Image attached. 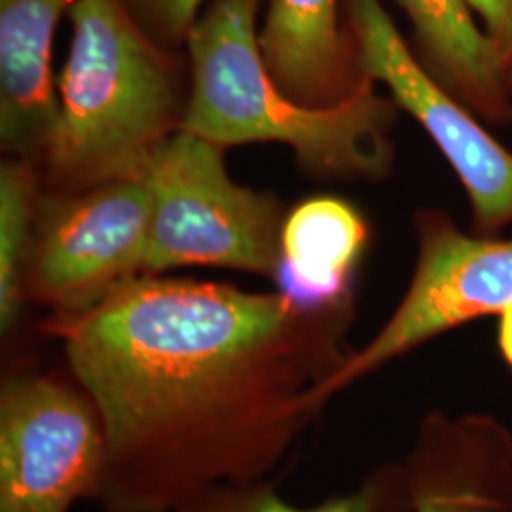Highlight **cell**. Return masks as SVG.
Masks as SVG:
<instances>
[{
  "mask_svg": "<svg viewBox=\"0 0 512 512\" xmlns=\"http://www.w3.org/2000/svg\"><path fill=\"white\" fill-rule=\"evenodd\" d=\"M346 12L361 73L384 82L397 105L435 141L469 196L476 232L511 224V150L421 65L382 0H346Z\"/></svg>",
  "mask_w": 512,
  "mask_h": 512,
  "instance_id": "obj_8",
  "label": "cell"
},
{
  "mask_svg": "<svg viewBox=\"0 0 512 512\" xmlns=\"http://www.w3.org/2000/svg\"><path fill=\"white\" fill-rule=\"evenodd\" d=\"M222 148L179 129L154 154L143 175L152 200L143 274L220 266L275 279L281 207L234 183Z\"/></svg>",
  "mask_w": 512,
  "mask_h": 512,
  "instance_id": "obj_4",
  "label": "cell"
},
{
  "mask_svg": "<svg viewBox=\"0 0 512 512\" xmlns=\"http://www.w3.org/2000/svg\"><path fill=\"white\" fill-rule=\"evenodd\" d=\"M408 497L416 512H488L478 495L440 484L418 461L408 480Z\"/></svg>",
  "mask_w": 512,
  "mask_h": 512,
  "instance_id": "obj_15",
  "label": "cell"
},
{
  "mask_svg": "<svg viewBox=\"0 0 512 512\" xmlns=\"http://www.w3.org/2000/svg\"><path fill=\"white\" fill-rule=\"evenodd\" d=\"M135 10L147 19L152 29L164 37H188L198 19L203 0H129Z\"/></svg>",
  "mask_w": 512,
  "mask_h": 512,
  "instance_id": "obj_16",
  "label": "cell"
},
{
  "mask_svg": "<svg viewBox=\"0 0 512 512\" xmlns=\"http://www.w3.org/2000/svg\"><path fill=\"white\" fill-rule=\"evenodd\" d=\"M107 437L90 397L48 376L10 380L0 395V512H69L99 499Z\"/></svg>",
  "mask_w": 512,
  "mask_h": 512,
  "instance_id": "obj_7",
  "label": "cell"
},
{
  "mask_svg": "<svg viewBox=\"0 0 512 512\" xmlns=\"http://www.w3.org/2000/svg\"><path fill=\"white\" fill-rule=\"evenodd\" d=\"M258 42L279 90L302 105H338L365 78L338 0H270Z\"/></svg>",
  "mask_w": 512,
  "mask_h": 512,
  "instance_id": "obj_9",
  "label": "cell"
},
{
  "mask_svg": "<svg viewBox=\"0 0 512 512\" xmlns=\"http://www.w3.org/2000/svg\"><path fill=\"white\" fill-rule=\"evenodd\" d=\"M499 348L505 361L512 366V304L499 313Z\"/></svg>",
  "mask_w": 512,
  "mask_h": 512,
  "instance_id": "obj_18",
  "label": "cell"
},
{
  "mask_svg": "<svg viewBox=\"0 0 512 512\" xmlns=\"http://www.w3.org/2000/svg\"><path fill=\"white\" fill-rule=\"evenodd\" d=\"M482 21V29L494 42L505 61V71L512 61V0H465ZM507 78V76H505Z\"/></svg>",
  "mask_w": 512,
  "mask_h": 512,
  "instance_id": "obj_17",
  "label": "cell"
},
{
  "mask_svg": "<svg viewBox=\"0 0 512 512\" xmlns=\"http://www.w3.org/2000/svg\"><path fill=\"white\" fill-rule=\"evenodd\" d=\"M37 177L21 162L0 167V325L12 329L25 298L23 275L37 219Z\"/></svg>",
  "mask_w": 512,
  "mask_h": 512,
  "instance_id": "obj_13",
  "label": "cell"
},
{
  "mask_svg": "<svg viewBox=\"0 0 512 512\" xmlns=\"http://www.w3.org/2000/svg\"><path fill=\"white\" fill-rule=\"evenodd\" d=\"M150 211L143 177L38 203L25 294L54 315L90 310L143 274Z\"/></svg>",
  "mask_w": 512,
  "mask_h": 512,
  "instance_id": "obj_6",
  "label": "cell"
},
{
  "mask_svg": "<svg viewBox=\"0 0 512 512\" xmlns=\"http://www.w3.org/2000/svg\"><path fill=\"white\" fill-rule=\"evenodd\" d=\"M260 0H213L188 33L192 95L181 129L220 147L281 143L315 175L385 177L397 101L365 76L338 105L308 107L275 84L260 52Z\"/></svg>",
  "mask_w": 512,
  "mask_h": 512,
  "instance_id": "obj_2",
  "label": "cell"
},
{
  "mask_svg": "<svg viewBox=\"0 0 512 512\" xmlns=\"http://www.w3.org/2000/svg\"><path fill=\"white\" fill-rule=\"evenodd\" d=\"M365 219L351 203L313 198L283 222L279 293L306 306H329L351 298L349 285L365 251Z\"/></svg>",
  "mask_w": 512,
  "mask_h": 512,
  "instance_id": "obj_12",
  "label": "cell"
},
{
  "mask_svg": "<svg viewBox=\"0 0 512 512\" xmlns=\"http://www.w3.org/2000/svg\"><path fill=\"white\" fill-rule=\"evenodd\" d=\"M420 42L425 69L478 120L507 124L505 61L465 0H397Z\"/></svg>",
  "mask_w": 512,
  "mask_h": 512,
  "instance_id": "obj_11",
  "label": "cell"
},
{
  "mask_svg": "<svg viewBox=\"0 0 512 512\" xmlns=\"http://www.w3.org/2000/svg\"><path fill=\"white\" fill-rule=\"evenodd\" d=\"M69 16L50 175L69 190L141 179L179 118L173 65L122 0H74Z\"/></svg>",
  "mask_w": 512,
  "mask_h": 512,
  "instance_id": "obj_3",
  "label": "cell"
},
{
  "mask_svg": "<svg viewBox=\"0 0 512 512\" xmlns=\"http://www.w3.org/2000/svg\"><path fill=\"white\" fill-rule=\"evenodd\" d=\"M351 298L141 274L90 310L52 315L107 437L105 512H179L224 484L268 480L317 416L311 391L346 361Z\"/></svg>",
  "mask_w": 512,
  "mask_h": 512,
  "instance_id": "obj_1",
  "label": "cell"
},
{
  "mask_svg": "<svg viewBox=\"0 0 512 512\" xmlns=\"http://www.w3.org/2000/svg\"><path fill=\"white\" fill-rule=\"evenodd\" d=\"M391 482L372 480L361 490L336 497L313 509L289 505L275 490L274 480L224 484L186 503L179 512H382Z\"/></svg>",
  "mask_w": 512,
  "mask_h": 512,
  "instance_id": "obj_14",
  "label": "cell"
},
{
  "mask_svg": "<svg viewBox=\"0 0 512 512\" xmlns=\"http://www.w3.org/2000/svg\"><path fill=\"white\" fill-rule=\"evenodd\" d=\"M74 0H0V137L19 156L44 152L54 133L52 48Z\"/></svg>",
  "mask_w": 512,
  "mask_h": 512,
  "instance_id": "obj_10",
  "label": "cell"
},
{
  "mask_svg": "<svg viewBox=\"0 0 512 512\" xmlns=\"http://www.w3.org/2000/svg\"><path fill=\"white\" fill-rule=\"evenodd\" d=\"M418 266L399 308L365 348L349 353L310 395L315 414L368 372L444 330L512 304V239L471 238L440 211H421Z\"/></svg>",
  "mask_w": 512,
  "mask_h": 512,
  "instance_id": "obj_5",
  "label": "cell"
},
{
  "mask_svg": "<svg viewBox=\"0 0 512 512\" xmlns=\"http://www.w3.org/2000/svg\"><path fill=\"white\" fill-rule=\"evenodd\" d=\"M505 76H507V86H509V92H511L512 95V61L509 63L507 71H505Z\"/></svg>",
  "mask_w": 512,
  "mask_h": 512,
  "instance_id": "obj_19",
  "label": "cell"
}]
</instances>
